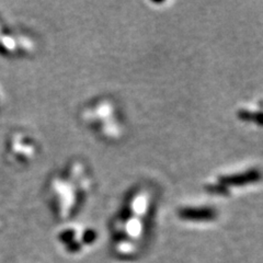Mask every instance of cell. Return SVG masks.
<instances>
[{
  "mask_svg": "<svg viewBox=\"0 0 263 263\" xmlns=\"http://www.w3.org/2000/svg\"><path fill=\"white\" fill-rule=\"evenodd\" d=\"M9 157L19 163H28L34 159L37 153V143L27 133H15L8 142Z\"/></svg>",
  "mask_w": 263,
  "mask_h": 263,
  "instance_id": "3957f363",
  "label": "cell"
},
{
  "mask_svg": "<svg viewBox=\"0 0 263 263\" xmlns=\"http://www.w3.org/2000/svg\"><path fill=\"white\" fill-rule=\"evenodd\" d=\"M82 120L99 136L109 141L121 138L124 132L119 109L109 99H100L86 106L82 111Z\"/></svg>",
  "mask_w": 263,
  "mask_h": 263,
  "instance_id": "7a4b0ae2",
  "label": "cell"
},
{
  "mask_svg": "<svg viewBox=\"0 0 263 263\" xmlns=\"http://www.w3.org/2000/svg\"><path fill=\"white\" fill-rule=\"evenodd\" d=\"M91 189V178L84 164L71 162L52 178L48 186L49 201L62 217L70 216L84 202Z\"/></svg>",
  "mask_w": 263,
  "mask_h": 263,
  "instance_id": "6da1fadb",
  "label": "cell"
}]
</instances>
